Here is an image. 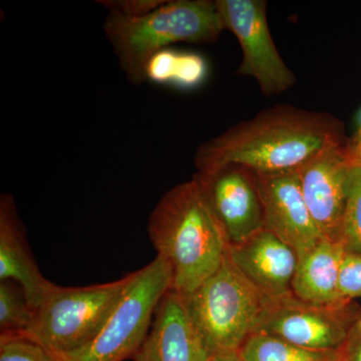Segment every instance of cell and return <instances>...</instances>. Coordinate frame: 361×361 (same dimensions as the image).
<instances>
[{
	"instance_id": "44dd1931",
	"label": "cell",
	"mask_w": 361,
	"mask_h": 361,
	"mask_svg": "<svg viewBox=\"0 0 361 361\" xmlns=\"http://www.w3.org/2000/svg\"><path fill=\"white\" fill-rule=\"evenodd\" d=\"M206 61L198 54H179L173 82L182 87H196L206 77Z\"/></svg>"
},
{
	"instance_id": "3957f363",
	"label": "cell",
	"mask_w": 361,
	"mask_h": 361,
	"mask_svg": "<svg viewBox=\"0 0 361 361\" xmlns=\"http://www.w3.org/2000/svg\"><path fill=\"white\" fill-rule=\"evenodd\" d=\"M215 1L173 0L142 18L109 13L104 32L118 65L133 85L146 82V68L157 52L177 42L212 44L224 32Z\"/></svg>"
},
{
	"instance_id": "d4e9b609",
	"label": "cell",
	"mask_w": 361,
	"mask_h": 361,
	"mask_svg": "<svg viewBox=\"0 0 361 361\" xmlns=\"http://www.w3.org/2000/svg\"><path fill=\"white\" fill-rule=\"evenodd\" d=\"M208 361H242V360L238 350H228L213 353Z\"/></svg>"
},
{
	"instance_id": "4fadbf2b",
	"label": "cell",
	"mask_w": 361,
	"mask_h": 361,
	"mask_svg": "<svg viewBox=\"0 0 361 361\" xmlns=\"http://www.w3.org/2000/svg\"><path fill=\"white\" fill-rule=\"evenodd\" d=\"M208 353L179 293L169 290L161 298L148 336L135 361H208Z\"/></svg>"
},
{
	"instance_id": "2e32d148",
	"label": "cell",
	"mask_w": 361,
	"mask_h": 361,
	"mask_svg": "<svg viewBox=\"0 0 361 361\" xmlns=\"http://www.w3.org/2000/svg\"><path fill=\"white\" fill-rule=\"evenodd\" d=\"M242 361H338L342 351L313 350L255 332L238 349Z\"/></svg>"
},
{
	"instance_id": "9a60e30c",
	"label": "cell",
	"mask_w": 361,
	"mask_h": 361,
	"mask_svg": "<svg viewBox=\"0 0 361 361\" xmlns=\"http://www.w3.org/2000/svg\"><path fill=\"white\" fill-rule=\"evenodd\" d=\"M345 250L341 242L322 238L299 259L292 294L315 305H344L339 295V275Z\"/></svg>"
},
{
	"instance_id": "7a4b0ae2",
	"label": "cell",
	"mask_w": 361,
	"mask_h": 361,
	"mask_svg": "<svg viewBox=\"0 0 361 361\" xmlns=\"http://www.w3.org/2000/svg\"><path fill=\"white\" fill-rule=\"evenodd\" d=\"M148 233L172 272V289L185 296L219 269L228 241L196 178L161 197L149 217Z\"/></svg>"
},
{
	"instance_id": "52a82bcc",
	"label": "cell",
	"mask_w": 361,
	"mask_h": 361,
	"mask_svg": "<svg viewBox=\"0 0 361 361\" xmlns=\"http://www.w3.org/2000/svg\"><path fill=\"white\" fill-rule=\"evenodd\" d=\"M360 316L351 303L315 305L290 293L270 299L255 332L313 350L341 351Z\"/></svg>"
},
{
	"instance_id": "ba28073f",
	"label": "cell",
	"mask_w": 361,
	"mask_h": 361,
	"mask_svg": "<svg viewBox=\"0 0 361 361\" xmlns=\"http://www.w3.org/2000/svg\"><path fill=\"white\" fill-rule=\"evenodd\" d=\"M225 30L238 39L243 59L237 73L255 78L265 96L291 89L295 75L278 52L266 16L264 0H215Z\"/></svg>"
},
{
	"instance_id": "6da1fadb",
	"label": "cell",
	"mask_w": 361,
	"mask_h": 361,
	"mask_svg": "<svg viewBox=\"0 0 361 361\" xmlns=\"http://www.w3.org/2000/svg\"><path fill=\"white\" fill-rule=\"evenodd\" d=\"M346 139L343 123L336 116L280 104L203 142L195 166L198 172L229 164L257 174L293 172Z\"/></svg>"
},
{
	"instance_id": "ac0fdd59",
	"label": "cell",
	"mask_w": 361,
	"mask_h": 361,
	"mask_svg": "<svg viewBox=\"0 0 361 361\" xmlns=\"http://www.w3.org/2000/svg\"><path fill=\"white\" fill-rule=\"evenodd\" d=\"M32 318L33 310L20 285L0 280V336H25Z\"/></svg>"
},
{
	"instance_id": "8fae6325",
	"label": "cell",
	"mask_w": 361,
	"mask_h": 361,
	"mask_svg": "<svg viewBox=\"0 0 361 361\" xmlns=\"http://www.w3.org/2000/svg\"><path fill=\"white\" fill-rule=\"evenodd\" d=\"M254 175L262 202L264 229L302 258L323 237L306 205L298 173Z\"/></svg>"
},
{
	"instance_id": "d6986e66",
	"label": "cell",
	"mask_w": 361,
	"mask_h": 361,
	"mask_svg": "<svg viewBox=\"0 0 361 361\" xmlns=\"http://www.w3.org/2000/svg\"><path fill=\"white\" fill-rule=\"evenodd\" d=\"M0 361H56L47 349L26 336H0Z\"/></svg>"
},
{
	"instance_id": "484cf974",
	"label": "cell",
	"mask_w": 361,
	"mask_h": 361,
	"mask_svg": "<svg viewBox=\"0 0 361 361\" xmlns=\"http://www.w3.org/2000/svg\"><path fill=\"white\" fill-rule=\"evenodd\" d=\"M355 329L357 330L358 332L361 334V314L360 318H358V322L356 323Z\"/></svg>"
},
{
	"instance_id": "277c9868",
	"label": "cell",
	"mask_w": 361,
	"mask_h": 361,
	"mask_svg": "<svg viewBox=\"0 0 361 361\" xmlns=\"http://www.w3.org/2000/svg\"><path fill=\"white\" fill-rule=\"evenodd\" d=\"M185 307L211 355L238 350L257 329L271 298L252 286L227 255L219 269L193 292Z\"/></svg>"
},
{
	"instance_id": "7402d4cb",
	"label": "cell",
	"mask_w": 361,
	"mask_h": 361,
	"mask_svg": "<svg viewBox=\"0 0 361 361\" xmlns=\"http://www.w3.org/2000/svg\"><path fill=\"white\" fill-rule=\"evenodd\" d=\"M179 52L163 49L149 59L146 68L147 80L156 84H170L173 82Z\"/></svg>"
},
{
	"instance_id": "30bf717a",
	"label": "cell",
	"mask_w": 361,
	"mask_h": 361,
	"mask_svg": "<svg viewBox=\"0 0 361 361\" xmlns=\"http://www.w3.org/2000/svg\"><path fill=\"white\" fill-rule=\"evenodd\" d=\"M205 194L229 245L241 243L264 228V216L255 175L229 164L194 176Z\"/></svg>"
},
{
	"instance_id": "83f0119b",
	"label": "cell",
	"mask_w": 361,
	"mask_h": 361,
	"mask_svg": "<svg viewBox=\"0 0 361 361\" xmlns=\"http://www.w3.org/2000/svg\"><path fill=\"white\" fill-rule=\"evenodd\" d=\"M338 361H344V360H343V358L341 357V360H338Z\"/></svg>"
},
{
	"instance_id": "5bb4252c",
	"label": "cell",
	"mask_w": 361,
	"mask_h": 361,
	"mask_svg": "<svg viewBox=\"0 0 361 361\" xmlns=\"http://www.w3.org/2000/svg\"><path fill=\"white\" fill-rule=\"evenodd\" d=\"M0 280L20 285L33 310L54 286L37 267L16 203L8 194H2L0 198Z\"/></svg>"
},
{
	"instance_id": "e0dca14e",
	"label": "cell",
	"mask_w": 361,
	"mask_h": 361,
	"mask_svg": "<svg viewBox=\"0 0 361 361\" xmlns=\"http://www.w3.org/2000/svg\"><path fill=\"white\" fill-rule=\"evenodd\" d=\"M349 174L348 200L342 219L339 242L345 252L361 254V142Z\"/></svg>"
},
{
	"instance_id": "8992f818",
	"label": "cell",
	"mask_w": 361,
	"mask_h": 361,
	"mask_svg": "<svg viewBox=\"0 0 361 361\" xmlns=\"http://www.w3.org/2000/svg\"><path fill=\"white\" fill-rule=\"evenodd\" d=\"M172 289V272L157 256L132 273L127 288L106 324L82 350L56 361H123L134 358L151 329L157 307Z\"/></svg>"
},
{
	"instance_id": "9c48e42d",
	"label": "cell",
	"mask_w": 361,
	"mask_h": 361,
	"mask_svg": "<svg viewBox=\"0 0 361 361\" xmlns=\"http://www.w3.org/2000/svg\"><path fill=\"white\" fill-rule=\"evenodd\" d=\"M356 149L355 137H348L325 149L297 171L306 205L323 238L339 242Z\"/></svg>"
},
{
	"instance_id": "4316f807",
	"label": "cell",
	"mask_w": 361,
	"mask_h": 361,
	"mask_svg": "<svg viewBox=\"0 0 361 361\" xmlns=\"http://www.w3.org/2000/svg\"><path fill=\"white\" fill-rule=\"evenodd\" d=\"M356 139L358 140V141L361 142V128L360 130V132H358V134L355 135Z\"/></svg>"
},
{
	"instance_id": "5b68a950",
	"label": "cell",
	"mask_w": 361,
	"mask_h": 361,
	"mask_svg": "<svg viewBox=\"0 0 361 361\" xmlns=\"http://www.w3.org/2000/svg\"><path fill=\"white\" fill-rule=\"evenodd\" d=\"M132 273L116 281L85 287L54 285L33 310L26 336L56 360L82 350L99 334L129 284Z\"/></svg>"
},
{
	"instance_id": "cb8c5ba5",
	"label": "cell",
	"mask_w": 361,
	"mask_h": 361,
	"mask_svg": "<svg viewBox=\"0 0 361 361\" xmlns=\"http://www.w3.org/2000/svg\"><path fill=\"white\" fill-rule=\"evenodd\" d=\"M341 351L344 361H361V334L355 327Z\"/></svg>"
},
{
	"instance_id": "ffe728a7",
	"label": "cell",
	"mask_w": 361,
	"mask_h": 361,
	"mask_svg": "<svg viewBox=\"0 0 361 361\" xmlns=\"http://www.w3.org/2000/svg\"><path fill=\"white\" fill-rule=\"evenodd\" d=\"M339 295L345 302L361 297V254L345 252L339 275Z\"/></svg>"
},
{
	"instance_id": "7c38bea8",
	"label": "cell",
	"mask_w": 361,
	"mask_h": 361,
	"mask_svg": "<svg viewBox=\"0 0 361 361\" xmlns=\"http://www.w3.org/2000/svg\"><path fill=\"white\" fill-rule=\"evenodd\" d=\"M228 256L244 278L263 295L279 298L292 293L298 266L296 252L268 230H259L243 242L228 245Z\"/></svg>"
},
{
	"instance_id": "603a6c76",
	"label": "cell",
	"mask_w": 361,
	"mask_h": 361,
	"mask_svg": "<svg viewBox=\"0 0 361 361\" xmlns=\"http://www.w3.org/2000/svg\"><path fill=\"white\" fill-rule=\"evenodd\" d=\"M165 2L164 0H106L99 1V4L106 7L109 13H116L126 18H135L153 13Z\"/></svg>"
}]
</instances>
